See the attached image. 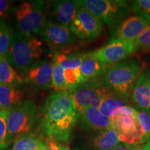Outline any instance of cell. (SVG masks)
<instances>
[{
    "mask_svg": "<svg viewBox=\"0 0 150 150\" xmlns=\"http://www.w3.org/2000/svg\"><path fill=\"white\" fill-rule=\"evenodd\" d=\"M36 117L37 107L32 100L25 101L11 108L7 120L6 145L27 134L34 127Z\"/></svg>",
    "mask_w": 150,
    "mask_h": 150,
    "instance_id": "obj_5",
    "label": "cell"
},
{
    "mask_svg": "<svg viewBox=\"0 0 150 150\" xmlns=\"http://www.w3.org/2000/svg\"><path fill=\"white\" fill-rule=\"evenodd\" d=\"M118 134L113 129H108L94 134L88 142V150H112L120 143Z\"/></svg>",
    "mask_w": 150,
    "mask_h": 150,
    "instance_id": "obj_17",
    "label": "cell"
},
{
    "mask_svg": "<svg viewBox=\"0 0 150 150\" xmlns=\"http://www.w3.org/2000/svg\"><path fill=\"white\" fill-rule=\"evenodd\" d=\"M45 2L43 1H24L15 9L18 29L25 34H42L46 24Z\"/></svg>",
    "mask_w": 150,
    "mask_h": 150,
    "instance_id": "obj_6",
    "label": "cell"
},
{
    "mask_svg": "<svg viewBox=\"0 0 150 150\" xmlns=\"http://www.w3.org/2000/svg\"><path fill=\"white\" fill-rule=\"evenodd\" d=\"M126 106L128 105L125 99L108 88L99 106V110L104 115L111 118L119 113Z\"/></svg>",
    "mask_w": 150,
    "mask_h": 150,
    "instance_id": "obj_19",
    "label": "cell"
},
{
    "mask_svg": "<svg viewBox=\"0 0 150 150\" xmlns=\"http://www.w3.org/2000/svg\"><path fill=\"white\" fill-rule=\"evenodd\" d=\"M149 24V16L134 14L127 18L118 26L112 38L134 43Z\"/></svg>",
    "mask_w": 150,
    "mask_h": 150,
    "instance_id": "obj_11",
    "label": "cell"
},
{
    "mask_svg": "<svg viewBox=\"0 0 150 150\" xmlns=\"http://www.w3.org/2000/svg\"><path fill=\"white\" fill-rule=\"evenodd\" d=\"M70 28H67L52 20H47L42 32L45 40L52 47L63 50L70 45L74 40V37Z\"/></svg>",
    "mask_w": 150,
    "mask_h": 150,
    "instance_id": "obj_12",
    "label": "cell"
},
{
    "mask_svg": "<svg viewBox=\"0 0 150 150\" xmlns=\"http://www.w3.org/2000/svg\"><path fill=\"white\" fill-rule=\"evenodd\" d=\"M108 88L101 79L88 81L70 91L78 112L88 108H98Z\"/></svg>",
    "mask_w": 150,
    "mask_h": 150,
    "instance_id": "obj_8",
    "label": "cell"
},
{
    "mask_svg": "<svg viewBox=\"0 0 150 150\" xmlns=\"http://www.w3.org/2000/svg\"><path fill=\"white\" fill-rule=\"evenodd\" d=\"M131 11L135 14L150 16V0H136L131 1Z\"/></svg>",
    "mask_w": 150,
    "mask_h": 150,
    "instance_id": "obj_28",
    "label": "cell"
},
{
    "mask_svg": "<svg viewBox=\"0 0 150 150\" xmlns=\"http://www.w3.org/2000/svg\"><path fill=\"white\" fill-rule=\"evenodd\" d=\"M112 150H129L127 148L126 144L122 143V142H120L118 145L112 149Z\"/></svg>",
    "mask_w": 150,
    "mask_h": 150,
    "instance_id": "obj_32",
    "label": "cell"
},
{
    "mask_svg": "<svg viewBox=\"0 0 150 150\" xmlns=\"http://www.w3.org/2000/svg\"><path fill=\"white\" fill-rule=\"evenodd\" d=\"M143 68V65L138 59L119 63L108 67L100 79L107 88L128 103Z\"/></svg>",
    "mask_w": 150,
    "mask_h": 150,
    "instance_id": "obj_2",
    "label": "cell"
},
{
    "mask_svg": "<svg viewBox=\"0 0 150 150\" xmlns=\"http://www.w3.org/2000/svg\"><path fill=\"white\" fill-rule=\"evenodd\" d=\"M4 22V19H0V26Z\"/></svg>",
    "mask_w": 150,
    "mask_h": 150,
    "instance_id": "obj_35",
    "label": "cell"
},
{
    "mask_svg": "<svg viewBox=\"0 0 150 150\" xmlns=\"http://www.w3.org/2000/svg\"><path fill=\"white\" fill-rule=\"evenodd\" d=\"M59 149L60 150H71L68 147L63 145H59Z\"/></svg>",
    "mask_w": 150,
    "mask_h": 150,
    "instance_id": "obj_33",
    "label": "cell"
},
{
    "mask_svg": "<svg viewBox=\"0 0 150 150\" xmlns=\"http://www.w3.org/2000/svg\"><path fill=\"white\" fill-rule=\"evenodd\" d=\"M53 67V62L44 61L35 63L27 72L26 81L38 88H52Z\"/></svg>",
    "mask_w": 150,
    "mask_h": 150,
    "instance_id": "obj_15",
    "label": "cell"
},
{
    "mask_svg": "<svg viewBox=\"0 0 150 150\" xmlns=\"http://www.w3.org/2000/svg\"><path fill=\"white\" fill-rule=\"evenodd\" d=\"M130 99L135 109L150 113V68L142 69Z\"/></svg>",
    "mask_w": 150,
    "mask_h": 150,
    "instance_id": "obj_13",
    "label": "cell"
},
{
    "mask_svg": "<svg viewBox=\"0 0 150 150\" xmlns=\"http://www.w3.org/2000/svg\"><path fill=\"white\" fill-rule=\"evenodd\" d=\"M6 147V146H0V150H3Z\"/></svg>",
    "mask_w": 150,
    "mask_h": 150,
    "instance_id": "obj_36",
    "label": "cell"
},
{
    "mask_svg": "<svg viewBox=\"0 0 150 150\" xmlns=\"http://www.w3.org/2000/svg\"><path fill=\"white\" fill-rule=\"evenodd\" d=\"M136 52L150 51V24L134 42Z\"/></svg>",
    "mask_w": 150,
    "mask_h": 150,
    "instance_id": "obj_27",
    "label": "cell"
},
{
    "mask_svg": "<svg viewBox=\"0 0 150 150\" xmlns=\"http://www.w3.org/2000/svg\"><path fill=\"white\" fill-rule=\"evenodd\" d=\"M86 55V54L83 53L67 55L63 52H58L54 54V60L59 63L64 70H76L80 67Z\"/></svg>",
    "mask_w": 150,
    "mask_h": 150,
    "instance_id": "obj_23",
    "label": "cell"
},
{
    "mask_svg": "<svg viewBox=\"0 0 150 150\" xmlns=\"http://www.w3.org/2000/svg\"><path fill=\"white\" fill-rule=\"evenodd\" d=\"M42 43L33 35L21 32L13 33L10 49L4 56L10 65L27 72L43 54Z\"/></svg>",
    "mask_w": 150,
    "mask_h": 150,
    "instance_id": "obj_3",
    "label": "cell"
},
{
    "mask_svg": "<svg viewBox=\"0 0 150 150\" xmlns=\"http://www.w3.org/2000/svg\"><path fill=\"white\" fill-rule=\"evenodd\" d=\"M77 122L82 129L94 134L105 129H112L111 119L101 113L96 108H88L78 112Z\"/></svg>",
    "mask_w": 150,
    "mask_h": 150,
    "instance_id": "obj_14",
    "label": "cell"
},
{
    "mask_svg": "<svg viewBox=\"0 0 150 150\" xmlns=\"http://www.w3.org/2000/svg\"><path fill=\"white\" fill-rule=\"evenodd\" d=\"M9 110H0V146L7 147L6 140L7 134V120L8 117Z\"/></svg>",
    "mask_w": 150,
    "mask_h": 150,
    "instance_id": "obj_29",
    "label": "cell"
},
{
    "mask_svg": "<svg viewBox=\"0 0 150 150\" xmlns=\"http://www.w3.org/2000/svg\"><path fill=\"white\" fill-rule=\"evenodd\" d=\"M110 119L112 129L118 134L120 141L127 145H141L142 129L135 108L125 106L119 113Z\"/></svg>",
    "mask_w": 150,
    "mask_h": 150,
    "instance_id": "obj_7",
    "label": "cell"
},
{
    "mask_svg": "<svg viewBox=\"0 0 150 150\" xmlns=\"http://www.w3.org/2000/svg\"><path fill=\"white\" fill-rule=\"evenodd\" d=\"M44 141L36 135L26 134L16 140L13 150H40Z\"/></svg>",
    "mask_w": 150,
    "mask_h": 150,
    "instance_id": "obj_22",
    "label": "cell"
},
{
    "mask_svg": "<svg viewBox=\"0 0 150 150\" xmlns=\"http://www.w3.org/2000/svg\"><path fill=\"white\" fill-rule=\"evenodd\" d=\"M53 75L52 79V88L56 92L68 91L64 74V69L59 63L53 60Z\"/></svg>",
    "mask_w": 150,
    "mask_h": 150,
    "instance_id": "obj_24",
    "label": "cell"
},
{
    "mask_svg": "<svg viewBox=\"0 0 150 150\" xmlns=\"http://www.w3.org/2000/svg\"><path fill=\"white\" fill-rule=\"evenodd\" d=\"M93 52L103 64L108 66L126 59L136 52V50L134 42L112 38L107 44Z\"/></svg>",
    "mask_w": 150,
    "mask_h": 150,
    "instance_id": "obj_10",
    "label": "cell"
},
{
    "mask_svg": "<svg viewBox=\"0 0 150 150\" xmlns=\"http://www.w3.org/2000/svg\"><path fill=\"white\" fill-rule=\"evenodd\" d=\"M13 32L11 28L5 22L0 26V54L5 56L10 49Z\"/></svg>",
    "mask_w": 150,
    "mask_h": 150,
    "instance_id": "obj_26",
    "label": "cell"
},
{
    "mask_svg": "<svg viewBox=\"0 0 150 150\" xmlns=\"http://www.w3.org/2000/svg\"><path fill=\"white\" fill-rule=\"evenodd\" d=\"M78 112L70 92H56L44 102L40 126L48 138L66 142L77 122Z\"/></svg>",
    "mask_w": 150,
    "mask_h": 150,
    "instance_id": "obj_1",
    "label": "cell"
},
{
    "mask_svg": "<svg viewBox=\"0 0 150 150\" xmlns=\"http://www.w3.org/2000/svg\"><path fill=\"white\" fill-rule=\"evenodd\" d=\"M70 29L79 38L92 40L99 38L102 34L103 22L88 11L80 6Z\"/></svg>",
    "mask_w": 150,
    "mask_h": 150,
    "instance_id": "obj_9",
    "label": "cell"
},
{
    "mask_svg": "<svg viewBox=\"0 0 150 150\" xmlns=\"http://www.w3.org/2000/svg\"><path fill=\"white\" fill-rule=\"evenodd\" d=\"M136 114L142 133L141 145H145L150 141V113L136 110Z\"/></svg>",
    "mask_w": 150,
    "mask_h": 150,
    "instance_id": "obj_25",
    "label": "cell"
},
{
    "mask_svg": "<svg viewBox=\"0 0 150 150\" xmlns=\"http://www.w3.org/2000/svg\"><path fill=\"white\" fill-rule=\"evenodd\" d=\"M24 96V91L18 86L0 84V110L11 109Z\"/></svg>",
    "mask_w": 150,
    "mask_h": 150,
    "instance_id": "obj_20",
    "label": "cell"
},
{
    "mask_svg": "<svg viewBox=\"0 0 150 150\" xmlns=\"http://www.w3.org/2000/svg\"><path fill=\"white\" fill-rule=\"evenodd\" d=\"M22 81V76L11 66L5 56L0 54V84L18 86Z\"/></svg>",
    "mask_w": 150,
    "mask_h": 150,
    "instance_id": "obj_21",
    "label": "cell"
},
{
    "mask_svg": "<svg viewBox=\"0 0 150 150\" xmlns=\"http://www.w3.org/2000/svg\"><path fill=\"white\" fill-rule=\"evenodd\" d=\"M40 150H60L59 145L56 143V140L47 138L45 140L44 144Z\"/></svg>",
    "mask_w": 150,
    "mask_h": 150,
    "instance_id": "obj_30",
    "label": "cell"
},
{
    "mask_svg": "<svg viewBox=\"0 0 150 150\" xmlns=\"http://www.w3.org/2000/svg\"><path fill=\"white\" fill-rule=\"evenodd\" d=\"M11 2L7 0H0V19H4L8 14Z\"/></svg>",
    "mask_w": 150,
    "mask_h": 150,
    "instance_id": "obj_31",
    "label": "cell"
},
{
    "mask_svg": "<svg viewBox=\"0 0 150 150\" xmlns=\"http://www.w3.org/2000/svg\"><path fill=\"white\" fill-rule=\"evenodd\" d=\"M144 147H145L146 150H150V141L147 143H146L144 145Z\"/></svg>",
    "mask_w": 150,
    "mask_h": 150,
    "instance_id": "obj_34",
    "label": "cell"
},
{
    "mask_svg": "<svg viewBox=\"0 0 150 150\" xmlns=\"http://www.w3.org/2000/svg\"><path fill=\"white\" fill-rule=\"evenodd\" d=\"M108 67L107 65L103 64L92 52L86 53L79 70L84 81H88L98 79L99 76H102L104 74Z\"/></svg>",
    "mask_w": 150,
    "mask_h": 150,
    "instance_id": "obj_18",
    "label": "cell"
},
{
    "mask_svg": "<svg viewBox=\"0 0 150 150\" xmlns=\"http://www.w3.org/2000/svg\"><path fill=\"white\" fill-rule=\"evenodd\" d=\"M80 6L110 27L122 22L131 11L130 3L120 0H83Z\"/></svg>",
    "mask_w": 150,
    "mask_h": 150,
    "instance_id": "obj_4",
    "label": "cell"
},
{
    "mask_svg": "<svg viewBox=\"0 0 150 150\" xmlns=\"http://www.w3.org/2000/svg\"><path fill=\"white\" fill-rule=\"evenodd\" d=\"M81 6L79 1H59L55 3L50 16V20L70 28L78 9Z\"/></svg>",
    "mask_w": 150,
    "mask_h": 150,
    "instance_id": "obj_16",
    "label": "cell"
}]
</instances>
